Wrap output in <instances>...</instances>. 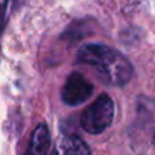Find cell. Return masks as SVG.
Wrapping results in <instances>:
<instances>
[{
    "label": "cell",
    "mask_w": 155,
    "mask_h": 155,
    "mask_svg": "<svg viewBox=\"0 0 155 155\" xmlns=\"http://www.w3.org/2000/svg\"><path fill=\"white\" fill-rule=\"evenodd\" d=\"M76 60L93 67L102 82L110 86H124L131 80L134 68L129 60L112 46L104 44H84L79 48Z\"/></svg>",
    "instance_id": "obj_1"
},
{
    "label": "cell",
    "mask_w": 155,
    "mask_h": 155,
    "mask_svg": "<svg viewBox=\"0 0 155 155\" xmlns=\"http://www.w3.org/2000/svg\"><path fill=\"white\" fill-rule=\"evenodd\" d=\"M114 117V104L106 94H101L95 102L86 107L80 117L82 128L91 135H98L109 128Z\"/></svg>",
    "instance_id": "obj_2"
},
{
    "label": "cell",
    "mask_w": 155,
    "mask_h": 155,
    "mask_svg": "<svg viewBox=\"0 0 155 155\" xmlns=\"http://www.w3.org/2000/svg\"><path fill=\"white\" fill-rule=\"evenodd\" d=\"M94 93V86L87 78L82 74L72 72L67 78L61 91V98L64 104L70 106H78V105L86 102Z\"/></svg>",
    "instance_id": "obj_3"
},
{
    "label": "cell",
    "mask_w": 155,
    "mask_h": 155,
    "mask_svg": "<svg viewBox=\"0 0 155 155\" xmlns=\"http://www.w3.org/2000/svg\"><path fill=\"white\" fill-rule=\"evenodd\" d=\"M51 148V134L45 124H40L34 129L26 155H46Z\"/></svg>",
    "instance_id": "obj_4"
},
{
    "label": "cell",
    "mask_w": 155,
    "mask_h": 155,
    "mask_svg": "<svg viewBox=\"0 0 155 155\" xmlns=\"http://www.w3.org/2000/svg\"><path fill=\"white\" fill-rule=\"evenodd\" d=\"M52 155H90V150L80 137L67 136Z\"/></svg>",
    "instance_id": "obj_5"
},
{
    "label": "cell",
    "mask_w": 155,
    "mask_h": 155,
    "mask_svg": "<svg viewBox=\"0 0 155 155\" xmlns=\"http://www.w3.org/2000/svg\"><path fill=\"white\" fill-rule=\"evenodd\" d=\"M5 10H7V0H3L0 2V34H2L5 23Z\"/></svg>",
    "instance_id": "obj_6"
}]
</instances>
